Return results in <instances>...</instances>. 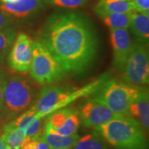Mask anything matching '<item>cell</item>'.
Listing matches in <instances>:
<instances>
[{
  "instance_id": "27",
  "label": "cell",
  "mask_w": 149,
  "mask_h": 149,
  "mask_svg": "<svg viewBox=\"0 0 149 149\" xmlns=\"http://www.w3.org/2000/svg\"><path fill=\"white\" fill-rule=\"evenodd\" d=\"M4 147H5V145H4V143H3V141L2 136H1V134H0V149H3L4 148Z\"/></svg>"
},
{
  "instance_id": "25",
  "label": "cell",
  "mask_w": 149,
  "mask_h": 149,
  "mask_svg": "<svg viewBox=\"0 0 149 149\" xmlns=\"http://www.w3.org/2000/svg\"><path fill=\"white\" fill-rule=\"evenodd\" d=\"M7 75H3L0 77V115L3 111V86H4V82Z\"/></svg>"
},
{
  "instance_id": "15",
  "label": "cell",
  "mask_w": 149,
  "mask_h": 149,
  "mask_svg": "<svg viewBox=\"0 0 149 149\" xmlns=\"http://www.w3.org/2000/svg\"><path fill=\"white\" fill-rule=\"evenodd\" d=\"M130 15V28L138 42L148 46L149 42V16L132 10Z\"/></svg>"
},
{
  "instance_id": "28",
  "label": "cell",
  "mask_w": 149,
  "mask_h": 149,
  "mask_svg": "<svg viewBox=\"0 0 149 149\" xmlns=\"http://www.w3.org/2000/svg\"><path fill=\"white\" fill-rule=\"evenodd\" d=\"M6 72L3 70V69H1L0 68V77H2V76H3V75H5Z\"/></svg>"
},
{
  "instance_id": "4",
  "label": "cell",
  "mask_w": 149,
  "mask_h": 149,
  "mask_svg": "<svg viewBox=\"0 0 149 149\" xmlns=\"http://www.w3.org/2000/svg\"><path fill=\"white\" fill-rule=\"evenodd\" d=\"M37 91L29 79L22 75L6 76L3 86V108L0 115L4 120H13L33 105Z\"/></svg>"
},
{
  "instance_id": "13",
  "label": "cell",
  "mask_w": 149,
  "mask_h": 149,
  "mask_svg": "<svg viewBox=\"0 0 149 149\" xmlns=\"http://www.w3.org/2000/svg\"><path fill=\"white\" fill-rule=\"evenodd\" d=\"M128 117L133 118L142 125L145 132L149 128V95L148 91L143 88L139 96L130 104Z\"/></svg>"
},
{
  "instance_id": "5",
  "label": "cell",
  "mask_w": 149,
  "mask_h": 149,
  "mask_svg": "<svg viewBox=\"0 0 149 149\" xmlns=\"http://www.w3.org/2000/svg\"><path fill=\"white\" fill-rule=\"evenodd\" d=\"M143 88L109 78L96 91L93 99L118 115L128 117L129 106Z\"/></svg>"
},
{
  "instance_id": "16",
  "label": "cell",
  "mask_w": 149,
  "mask_h": 149,
  "mask_svg": "<svg viewBox=\"0 0 149 149\" xmlns=\"http://www.w3.org/2000/svg\"><path fill=\"white\" fill-rule=\"evenodd\" d=\"M132 10V3L128 0H100L95 8V12L100 17L113 13H128Z\"/></svg>"
},
{
  "instance_id": "33",
  "label": "cell",
  "mask_w": 149,
  "mask_h": 149,
  "mask_svg": "<svg viewBox=\"0 0 149 149\" xmlns=\"http://www.w3.org/2000/svg\"><path fill=\"white\" fill-rule=\"evenodd\" d=\"M47 2H48V0H47Z\"/></svg>"
},
{
  "instance_id": "23",
  "label": "cell",
  "mask_w": 149,
  "mask_h": 149,
  "mask_svg": "<svg viewBox=\"0 0 149 149\" xmlns=\"http://www.w3.org/2000/svg\"><path fill=\"white\" fill-rule=\"evenodd\" d=\"M133 10L148 14L149 12V0H132Z\"/></svg>"
},
{
  "instance_id": "20",
  "label": "cell",
  "mask_w": 149,
  "mask_h": 149,
  "mask_svg": "<svg viewBox=\"0 0 149 149\" xmlns=\"http://www.w3.org/2000/svg\"><path fill=\"white\" fill-rule=\"evenodd\" d=\"M17 34V30L13 26L0 30V54L8 52Z\"/></svg>"
},
{
  "instance_id": "14",
  "label": "cell",
  "mask_w": 149,
  "mask_h": 149,
  "mask_svg": "<svg viewBox=\"0 0 149 149\" xmlns=\"http://www.w3.org/2000/svg\"><path fill=\"white\" fill-rule=\"evenodd\" d=\"M79 137L80 136L77 133L70 136L61 135L55 131L47 123V121L45 122L42 138L51 149L72 148Z\"/></svg>"
},
{
  "instance_id": "30",
  "label": "cell",
  "mask_w": 149,
  "mask_h": 149,
  "mask_svg": "<svg viewBox=\"0 0 149 149\" xmlns=\"http://www.w3.org/2000/svg\"><path fill=\"white\" fill-rule=\"evenodd\" d=\"M128 1H132V0H128Z\"/></svg>"
},
{
  "instance_id": "2",
  "label": "cell",
  "mask_w": 149,
  "mask_h": 149,
  "mask_svg": "<svg viewBox=\"0 0 149 149\" xmlns=\"http://www.w3.org/2000/svg\"><path fill=\"white\" fill-rule=\"evenodd\" d=\"M107 143L115 149H148L146 132L130 117H119L95 128Z\"/></svg>"
},
{
  "instance_id": "22",
  "label": "cell",
  "mask_w": 149,
  "mask_h": 149,
  "mask_svg": "<svg viewBox=\"0 0 149 149\" xmlns=\"http://www.w3.org/2000/svg\"><path fill=\"white\" fill-rule=\"evenodd\" d=\"M89 0H48V3L65 9L80 8L87 4Z\"/></svg>"
},
{
  "instance_id": "11",
  "label": "cell",
  "mask_w": 149,
  "mask_h": 149,
  "mask_svg": "<svg viewBox=\"0 0 149 149\" xmlns=\"http://www.w3.org/2000/svg\"><path fill=\"white\" fill-rule=\"evenodd\" d=\"M46 121L55 131L65 136L76 134L80 125L78 110L65 107L47 115Z\"/></svg>"
},
{
  "instance_id": "34",
  "label": "cell",
  "mask_w": 149,
  "mask_h": 149,
  "mask_svg": "<svg viewBox=\"0 0 149 149\" xmlns=\"http://www.w3.org/2000/svg\"><path fill=\"white\" fill-rule=\"evenodd\" d=\"M70 149H71V148H70Z\"/></svg>"
},
{
  "instance_id": "32",
  "label": "cell",
  "mask_w": 149,
  "mask_h": 149,
  "mask_svg": "<svg viewBox=\"0 0 149 149\" xmlns=\"http://www.w3.org/2000/svg\"><path fill=\"white\" fill-rule=\"evenodd\" d=\"M0 1H3V0H0Z\"/></svg>"
},
{
  "instance_id": "12",
  "label": "cell",
  "mask_w": 149,
  "mask_h": 149,
  "mask_svg": "<svg viewBox=\"0 0 149 149\" xmlns=\"http://www.w3.org/2000/svg\"><path fill=\"white\" fill-rule=\"evenodd\" d=\"M47 3V0H4L0 9L11 17L27 19L36 15Z\"/></svg>"
},
{
  "instance_id": "21",
  "label": "cell",
  "mask_w": 149,
  "mask_h": 149,
  "mask_svg": "<svg viewBox=\"0 0 149 149\" xmlns=\"http://www.w3.org/2000/svg\"><path fill=\"white\" fill-rule=\"evenodd\" d=\"M19 149H51L42 137H25Z\"/></svg>"
},
{
  "instance_id": "9",
  "label": "cell",
  "mask_w": 149,
  "mask_h": 149,
  "mask_svg": "<svg viewBox=\"0 0 149 149\" xmlns=\"http://www.w3.org/2000/svg\"><path fill=\"white\" fill-rule=\"evenodd\" d=\"M78 113L80 123L87 128H95L114 118L123 117L116 114L93 98L83 102L79 106Z\"/></svg>"
},
{
  "instance_id": "7",
  "label": "cell",
  "mask_w": 149,
  "mask_h": 149,
  "mask_svg": "<svg viewBox=\"0 0 149 149\" xmlns=\"http://www.w3.org/2000/svg\"><path fill=\"white\" fill-rule=\"evenodd\" d=\"M148 46L133 43L132 51L122 72L123 82L144 85L149 82V57Z\"/></svg>"
},
{
  "instance_id": "24",
  "label": "cell",
  "mask_w": 149,
  "mask_h": 149,
  "mask_svg": "<svg viewBox=\"0 0 149 149\" xmlns=\"http://www.w3.org/2000/svg\"><path fill=\"white\" fill-rule=\"evenodd\" d=\"M12 17L0 9V30L12 26Z\"/></svg>"
},
{
  "instance_id": "18",
  "label": "cell",
  "mask_w": 149,
  "mask_h": 149,
  "mask_svg": "<svg viewBox=\"0 0 149 149\" xmlns=\"http://www.w3.org/2000/svg\"><path fill=\"white\" fill-rule=\"evenodd\" d=\"M71 149H109L106 142L96 131L79 137Z\"/></svg>"
},
{
  "instance_id": "26",
  "label": "cell",
  "mask_w": 149,
  "mask_h": 149,
  "mask_svg": "<svg viewBox=\"0 0 149 149\" xmlns=\"http://www.w3.org/2000/svg\"><path fill=\"white\" fill-rule=\"evenodd\" d=\"M8 53H1L0 54V65H2L4 61V59H5V56H7Z\"/></svg>"
},
{
  "instance_id": "19",
  "label": "cell",
  "mask_w": 149,
  "mask_h": 149,
  "mask_svg": "<svg viewBox=\"0 0 149 149\" xmlns=\"http://www.w3.org/2000/svg\"><path fill=\"white\" fill-rule=\"evenodd\" d=\"M104 23L109 29H128L130 27V15L128 13H109L100 17Z\"/></svg>"
},
{
  "instance_id": "1",
  "label": "cell",
  "mask_w": 149,
  "mask_h": 149,
  "mask_svg": "<svg viewBox=\"0 0 149 149\" xmlns=\"http://www.w3.org/2000/svg\"><path fill=\"white\" fill-rule=\"evenodd\" d=\"M66 74H81L95 62L99 39L91 20L76 12L52 14L39 33V39Z\"/></svg>"
},
{
  "instance_id": "10",
  "label": "cell",
  "mask_w": 149,
  "mask_h": 149,
  "mask_svg": "<svg viewBox=\"0 0 149 149\" xmlns=\"http://www.w3.org/2000/svg\"><path fill=\"white\" fill-rule=\"evenodd\" d=\"M109 38L113 50V68L118 73H122L132 51V38L127 29H110Z\"/></svg>"
},
{
  "instance_id": "31",
  "label": "cell",
  "mask_w": 149,
  "mask_h": 149,
  "mask_svg": "<svg viewBox=\"0 0 149 149\" xmlns=\"http://www.w3.org/2000/svg\"><path fill=\"white\" fill-rule=\"evenodd\" d=\"M3 1H4V0H3ZM3 1H2V2H3Z\"/></svg>"
},
{
  "instance_id": "29",
  "label": "cell",
  "mask_w": 149,
  "mask_h": 149,
  "mask_svg": "<svg viewBox=\"0 0 149 149\" xmlns=\"http://www.w3.org/2000/svg\"><path fill=\"white\" fill-rule=\"evenodd\" d=\"M3 149H12V148H8V147L5 146V147H4V148H3Z\"/></svg>"
},
{
  "instance_id": "8",
  "label": "cell",
  "mask_w": 149,
  "mask_h": 149,
  "mask_svg": "<svg viewBox=\"0 0 149 149\" xmlns=\"http://www.w3.org/2000/svg\"><path fill=\"white\" fill-rule=\"evenodd\" d=\"M32 38L24 32L17 34L12 45L8 63L11 69L17 73H27L29 71L32 58Z\"/></svg>"
},
{
  "instance_id": "17",
  "label": "cell",
  "mask_w": 149,
  "mask_h": 149,
  "mask_svg": "<svg viewBox=\"0 0 149 149\" xmlns=\"http://www.w3.org/2000/svg\"><path fill=\"white\" fill-rule=\"evenodd\" d=\"M1 136L4 145L12 149H19L25 138L22 132L17 128L13 121L7 123L3 125Z\"/></svg>"
},
{
  "instance_id": "3",
  "label": "cell",
  "mask_w": 149,
  "mask_h": 149,
  "mask_svg": "<svg viewBox=\"0 0 149 149\" xmlns=\"http://www.w3.org/2000/svg\"><path fill=\"white\" fill-rule=\"evenodd\" d=\"M109 76H101L98 80L80 89L46 85L42 88L39 97L32 105L38 118H46L52 113L66 107L81 96H85L99 90Z\"/></svg>"
},
{
  "instance_id": "6",
  "label": "cell",
  "mask_w": 149,
  "mask_h": 149,
  "mask_svg": "<svg viewBox=\"0 0 149 149\" xmlns=\"http://www.w3.org/2000/svg\"><path fill=\"white\" fill-rule=\"evenodd\" d=\"M30 75L39 85H52L64 78L65 73L52 53L39 41L32 42Z\"/></svg>"
}]
</instances>
